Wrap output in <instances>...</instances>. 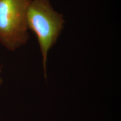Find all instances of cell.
Instances as JSON below:
<instances>
[{
    "instance_id": "obj_1",
    "label": "cell",
    "mask_w": 121,
    "mask_h": 121,
    "mask_svg": "<svg viewBox=\"0 0 121 121\" xmlns=\"http://www.w3.org/2000/svg\"><path fill=\"white\" fill-rule=\"evenodd\" d=\"M26 22L28 29L37 38L46 78L48 54L64 27L63 15L54 10L50 0H31L27 10Z\"/></svg>"
},
{
    "instance_id": "obj_2",
    "label": "cell",
    "mask_w": 121,
    "mask_h": 121,
    "mask_svg": "<svg viewBox=\"0 0 121 121\" xmlns=\"http://www.w3.org/2000/svg\"><path fill=\"white\" fill-rule=\"evenodd\" d=\"M31 0H0V42L14 51L29 38L26 13Z\"/></svg>"
},
{
    "instance_id": "obj_3",
    "label": "cell",
    "mask_w": 121,
    "mask_h": 121,
    "mask_svg": "<svg viewBox=\"0 0 121 121\" xmlns=\"http://www.w3.org/2000/svg\"><path fill=\"white\" fill-rule=\"evenodd\" d=\"M1 68L0 67V73H1ZM2 80L1 78H0V85L2 84Z\"/></svg>"
}]
</instances>
